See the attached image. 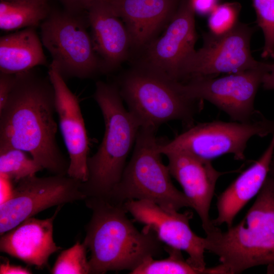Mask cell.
<instances>
[{
    "label": "cell",
    "instance_id": "1",
    "mask_svg": "<svg viewBox=\"0 0 274 274\" xmlns=\"http://www.w3.org/2000/svg\"><path fill=\"white\" fill-rule=\"evenodd\" d=\"M55 92L48 75L33 68L17 74L14 86L0 111V149L29 153L54 175H67L66 160L56 140Z\"/></svg>",
    "mask_w": 274,
    "mask_h": 274
},
{
    "label": "cell",
    "instance_id": "2",
    "mask_svg": "<svg viewBox=\"0 0 274 274\" xmlns=\"http://www.w3.org/2000/svg\"><path fill=\"white\" fill-rule=\"evenodd\" d=\"M92 211L83 242L90 251V273L132 271L147 258L160 255L161 242L151 230L139 231L129 220L123 204L90 197Z\"/></svg>",
    "mask_w": 274,
    "mask_h": 274
},
{
    "label": "cell",
    "instance_id": "3",
    "mask_svg": "<svg viewBox=\"0 0 274 274\" xmlns=\"http://www.w3.org/2000/svg\"><path fill=\"white\" fill-rule=\"evenodd\" d=\"M206 251L218 257L223 274L274 266V178L268 175L253 205L236 225L216 227L204 237Z\"/></svg>",
    "mask_w": 274,
    "mask_h": 274
},
{
    "label": "cell",
    "instance_id": "4",
    "mask_svg": "<svg viewBox=\"0 0 274 274\" xmlns=\"http://www.w3.org/2000/svg\"><path fill=\"white\" fill-rule=\"evenodd\" d=\"M93 97L101 110L105 128L96 152L88 158V178L82 187L87 197L107 198L121 180L141 125L124 108L115 83L97 81Z\"/></svg>",
    "mask_w": 274,
    "mask_h": 274
},
{
    "label": "cell",
    "instance_id": "5",
    "mask_svg": "<svg viewBox=\"0 0 274 274\" xmlns=\"http://www.w3.org/2000/svg\"><path fill=\"white\" fill-rule=\"evenodd\" d=\"M177 82L140 62L115 83L141 127L157 130L161 125L174 120L180 121L189 128L202 109L203 100L185 96Z\"/></svg>",
    "mask_w": 274,
    "mask_h": 274
},
{
    "label": "cell",
    "instance_id": "6",
    "mask_svg": "<svg viewBox=\"0 0 274 274\" xmlns=\"http://www.w3.org/2000/svg\"><path fill=\"white\" fill-rule=\"evenodd\" d=\"M156 130L141 127L132 156L120 181L107 198L118 204L145 200L171 210L191 204L184 192L174 185L169 168L162 160Z\"/></svg>",
    "mask_w": 274,
    "mask_h": 274
},
{
    "label": "cell",
    "instance_id": "7",
    "mask_svg": "<svg viewBox=\"0 0 274 274\" xmlns=\"http://www.w3.org/2000/svg\"><path fill=\"white\" fill-rule=\"evenodd\" d=\"M65 10H50L40 25L43 45L62 78L88 79L102 73L94 49L87 16Z\"/></svg>",
    "mask_w": 274,
    "mask_h": 274
},
{
    "label": "cell",
    "instance_id": "8",
    "mask_svg": "<svg viewBox=\"0 0 274 274\" xmlns=\"http://www.w3.org/2000/svg\"><path fill=\"white\" fill-rule=\"evenodd\" d=\"M274 133V120L261 115L248 122L214 121L193 125L173 140L161 143L163 155L184 152L198 158L211 160L225 154L234 159H245V150L250 139L265 137Z\"/></svg>",
    "mask_w": 274,
    "mask_h": 274
},
{
    "label": "cell",
    "instance_id": "9",
    "mask_svg": "<svg viewBox=\"0 0 274 274\" xmlns=\"http://www.w3.org/2000/svg\"><path fill=\"white\" fill-rule=\"evenodd\" d=\"M269 63L229 74L221 77H196L178 81V87L187 97L207 100L225 113L231 121H252L262 114L254 107V101Z\"/></svg>",
    "mask_w": 274,
    "mask_h": 274
},
{
    "label": "cell",
    "instance_id": "10",
    "mask_svg": "<svg viewBox=\"0 0 274 274\" xmlns=\"http://www.w3.org/2000/svg\"><path fill=\"white\" fill-rule=\"evenodd\" d=\"M256 28L238 21L230 30L221 34L202 33L203 45L183 61L178 81L184 82L196 77H217L260 65L252 56L251 38Z\"/></svg>",
    "mask_w": 274,
    "mask_h": 274
},
{
    "label": "cell",
    "instance_id": "11",
    "mask_svg": "<svg viewBox=\"0 0 274 274\" xmlns=\"http://www.w3.org/2000/svg\"><path fill=\"white\" fill-rule=\"evenodd\" d=\"M82 185L67 175L21 180L10 199L0 205L1 235L49 208L86 199Z\"/></svg>",
    "mask_w": 274,
    "mask_h": 274
},
{
    "label": "cell",
    "instance_id": "12",
    "mask_svg": "<svg viewBox=\"0 0 274 274\" xmlns=\"http://www.w3.org/2000/svg\"><path fill=\"white\" fill-rule=\"evenodd\" d=\"M123 206L134 220L152 231L165 245L187 253V261L204 274H215L214 267H206L204 237L196 234L190 226L193 213H183L165 209L145 200L125 201Z\"/></svg>",
    "mask_w": 274,
    "mask_h": 274
},
{
    "label": "cell",
    "instance_id": "13",
    "mask_svg": "<svg viewBox=\"0 0 274 274\" xmlns=\"http://www.w3.org/2000/svg\"><path fill=\"white\" fill-rule=\"evenodd\" d=\"M48 75L54 88L56 113L69 155L70 164L67 175L84 183L88 178L87 160L89 147L79 100L51 63Z\"/></svg>",
    "mask_w": 274,
    "mask_h": 274
},
{
    "label": "cell",
    "instance_id": "14",
    "mask_svg": "<svg viewBox=\"0 0 274 274\" xmlns=\"http://www.w3.org/2000/svg\"><path fill=\"white\" fill-rule=\"evenodd\" d=\"M195 14L190 0H181L165 33L147 46L141 62L178 81L181 64L195 50Z\"/></svg>",
    "mask_w": 274,
    "mask_h": 274
},
{
    "label": "cell",
    "instance_id": "15",
    "mask_svg": "<svg viewBox=\"0 0 274 274\" xmlns=\"http://www.w3.org/2000/svg\"><path fill=\"white\" fill-rule=\"evenodd\" d=\"M165 155L168 159L167 166L171 176L181 186L191 208L199 216L206 234L208 233L216 227L210 218L209 212L217 182L222 176L239 172L241 168L220 172L214 168L211 160L184 152H172Z\"/></svg>",
    "mask_w": 274,
    "mask_h": 274
},
{
    "label": "cell",
    "instance_id": "16",
    "mask_svg": "<svg viewBox=\"0 0 274 274\" xmlns=\"http://www.w3.org/2000/svg\"><path fill=\"white\" fill-rule=\"evenodd\" d=\"M125 22L131 47L145 49L169 22L181 0H104Z\"/></svg>",
    "mask_w": 274,
    "mask_h": 274
},
{
    "label": "cell",
    "instance_id": "17",
    "mask_svg": "<svg viewBox=\"0 0 274 274\" xmlns=\"http://www.w3.org/2000/svg\"><path fill=\"white\" fill-rule=\"evenodd\" d=\"M50 218H29L1 235V251L25 263L43 268L50 256L61 249L54 242L53 221L61 207Z\"/></svg>",
    "mask_w": 274,
    "mask_h": 274
},
{
    "label": "cell",
    "instance_id": "18",
    "mask_svg": "<svg viewBox=\"0 0 274 274\" xmlns=\"http://www.w3.org/2000/svg\"><path fill=\"white\" fill-rule=\"evenodd\" d=\"M86 12L102 73L111 72L128 56L131 43L126 27L104 0H92Z\"/></svg>",
    "mask_w": 274,
    "mask_h": 274
},
{
    "label": "cell",
    "instance_id": "19",
    "mask_svg": "<svg viewBox=\"0 0 274 274\" xmlns=\"http://www.w3.org/2000/svg\"><path fill=\"white\" fill-rule=\"evenodd\" d=\"M274 150V133L269 144L261 156L244 170L217 197V217L213 224L232 225L237 214L261 190L269 173Z\"/></svg>",
    "mask_w": 274,
    "mask_h": 274
},
{
    "label": "cell",
    "instance_id": "20",
    "mask_svg": "<svg viewBox=\"0 0 274 274\" xmlns=\"http://www.w3.org/2000/svg\"><path fill=\"white\" fill-rule=\"evenodd\" d=\"M36 27L3 36L0 38V72L18 74L46 65L47 60Z\"/></svg>",
    "mask_w": 274,
    "mask_h": 274
},
{
    "label": "cell",
    "instance_id": "21",
    "mask_svg": "<svg viewBox=\"0 0 274 274\" xmlns=\"http://www.w3.org/2000/svg\"><path fill=\"white\" fill-rule=\"evenodd\" d=\"M50 10L48 3L0 0V28L10 31L36 28Z\"/></svg>",
    "mask_w": 274,
    "mask_h": 274
},
{
    "label": "cell",
    "instance_id": "22",
    "mask_svg": "<svg viewBox=\"0 0 274 274\" xmlns=\"http://www.w3.org/2000/svg\"><path fill=\"white\" fill-rule=\"evenodd\" d=\"M168 256L156 260L150 257L130 271L131 274H203L192 266L183 257L181 250L165 245Z\"/></svg>",
    "mask_w": 274,
    "mask_h": 274
},
{
    "label": "cell",
    "instance_id": "23",
    "mask_svg": "<svg viewBox=\"0 0 274 274\" xmlns=\"http://www.w3.org/2000/svg\"><path fill=\"white\" fill-rule=\"evenodd\" d=\"M44 169L24 151L11 148L0 149V176L18 183Z\"/></svg>",
    "mask_w": 274,
    "mask_h": 274
},
{
    "label": "cell",
    "instance_id": "24",
    "mask_svg": "<svg viewBox=\"0 0 274 274\" xmlns=\"http://www.w3.org/2000/svg\"><path fill=\"white\" fill-rule=\"evenodd\" d=\"M87 247L77 242L73 246L63 251L58 256L51 273L54 274L90 273L86 257Z\"/></svg>",
    "mask_w": 274,
    "mask_h": 274
},
{
    "label": "cell",
    "instance_id": "25",
    "mask_svg": "<svg viewBox=\"0 0 274 274\" xmlns=\"http://www.w3.org/2000/svg\"><path fill=\"white\" fill-rule=\"evenodd\" d=\"M257 16V23L264 38L261 56L274 59V0H252Z\"/></svg>",
    "mask_w": 274,
    "mask_h": 274
},
{
    "label": "cell",
    "instance_id": "26",
    "mask_svg": "<svg viewBox=\"0 0 274 274\" xmlns=\"http://www.w3.org/2000/svg\"><path fill=\"white\" fill-rule=\"evenodd\" d=\"M241 7V4L236 2L219 4L209 15L210 31L221 34L232 29L238 22Z\"/></svg>",
    "mask_w": 274,
    "mask_h": 274
},
{
    "label": "cell",
    "instance_id": "27",
    "mask_svg": "<svg viewBox=\"0 0 274 274\" xmlns=\"http://www.w3.org/2000/svg\"><path fill=\"white\" fill-rule=\"evenodd\" d=\"M17 74L0 72V111L5 107L16 82Z\"/></svg>",
    "mask_w": 274,
    "mask_h": 274
},
{
    "label": "cell",
    "instance_id": "28",
    "mask_svg": "<svg viewBox=\"0 0 274 274\" xmlns=\"http://www.w3.org/2000/svg\"><path fill=\"white\" fill-rule=\"evenodd\" d=\"M220 0H190L195 13L201 16L209 15L219 5Z\"/></svg>",
    "mask_w": 274,
    "mask_h": 274
},
{
    "label": "cell",
    "instance_id": "29",
    "mask_svg": "<svg viewBox=\"0 0 274 274\" xmlns=\"http://www.w3.org/2000/svg\"><path fill=\"white\" fill-rule=\"evenodd\" d=\"M65 8V10L75 13L86 11L92 0H58Z\"/></svg>",
    "mask_w": 274,
    "mask_h": 274
},
{
    "label": "cell",
    "instance_id": "30",
    "mask_svg": "<svg viewBox=\"0 0 274 274\" xmlns=\"http://www.w3.org/2000/svg\"><path fill=\"white\" fill-rule=\"evenodd\" d=\"M0 205L7 201L12 197L14 187L11 180L0 176Z\"/></svg>",
    "mask_w": 274,
    "mask_h": 274
},
{
    "label": "cell",
    "instance_id": "31",
    "mask_svg": "<svg viewBox=\"0 0 274 274\" xmlns=\"http://www.w3.org/2000/svg\"><path fill=\"white\" fill-rule=\"evenodd\" d=\"M31 273L29 269L21 266L11 264L9 261L2 263L0 266L1 274H28Z\"/></svg>",
    "mask_w": 274,
    "mask_h": 274
},
{
    "label": "cell",
    "instance_id": "32",
    "mask_svg": "<svg viewBox=\"0 0 274 274\" xmlns=\"http://www.w3.org/2000/svg\"><path fill=\"white\" fill-rule=\"evenodd\" d=\"M261 86L264 90H274V62L269 63V69L263 77Z\"/></svg>",
    "mask_w": 274,
    "mask_h": 274
},
{
    "label": "cell",
    "instance_id": "33",
    "mask_svg": "<svg viewBox=\"0 0 274 274\" xmlns=\"http://www.w3.org/2000/svg\"><path fill=\"white\" fill-rule=\"evenodd\" d=\"M268 175L274 178V150L270 164Z\"/></svg>",
    "mask_w": 274,
    "mask_h": 274
},
{
    "label": "cell",
    "instance_id": "34",
    "mask_svg": "<svg viewBox=\"0 0 274 274\" xmlns=\"http://www.w3.org/2000/svg\"><path fill=\"white\" fill-rule=\"evenodd\" d=\"M6 1H15V2H32V3H47V0H6Z\"/></svg>",
    "mask_w": 274,
    "mask_h": 274
}]
</instances>
